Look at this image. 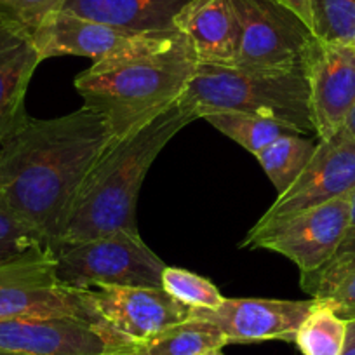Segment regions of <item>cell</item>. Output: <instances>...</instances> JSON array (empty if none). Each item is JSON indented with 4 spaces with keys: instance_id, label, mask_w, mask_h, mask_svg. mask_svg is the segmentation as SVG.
<instances>
[{
    "instance_id": "1",
    "label": "cell",
    "mask_w": 355,
    "mask_h": 355,
    "mask_svg": "<svg viewBox=\"0 0 355 355\" xmlns=\"http://www.w3.org/2000/svg\"><path fill=\"white\" fill-rule=\"evenodd\" d=\"M115 141L96 112L26 117L0 143V199L54 251L91 171Z\"/></svg>"
},
{
    "instance_id": "2",
    "label": "cell",
    "mask_w": 355,
    "mask_h": 355,
    "mask_svg": "<svg viewBox=\"0 0 355 355\" xmlns=\"http://www.w3.org/2000/svg\"><path fill=\"white\" fill-rule=\"evenodd\" d=\"M199 61L180 32L155 33L122 56L94 61L75 77L84 107L122 139L182 100Z\"/></svg>"
},
{
    "instance_id": "3",
    "label": "cell",
    "mask_w": 355,
    "mask_h": 355,
    "mask_svg": "<svg viewBox=\"0 0 355 355\" xmlns=\"http://www.w3.org/2000/svg\"><path fill=\"white\" fill-rule=\"evenodd\" d=\"M193 121L197 115L178 101L145 128L115 139L85 180L54 251L117 230L138 234L136 206L146 173L164 146Z\"/></svg>"
},
{
    "instance_id": "4",
    "label": "cell",
    "mask_w": 355,
    "mask_h": 355,
    "mask_svg": "<svg viewBox=\"0 0 355 355\" xmlns=\"http://www.w3.org/2000/svg\"><path fill=\"white\" fill-rule=\"evenodd\" d=\"M180 103L197 119L211 112H241L270 119L300 135L315 132L303 67L266 71L199 64Z\"/></svg>"
},
{
    "instance_id": "5",
    "label": "cell",
    "mask_w": 355,
    "mask_h": 355,
    "mask_svg": "<svg viewBox=\"0 0 355 355\" xmlns=\"http://www.w3.org/2000/svg\"><path fill=\"white\" fill-rule=\"evenodd\" d=\"M58 277L77 291L101 286L162 288V259L143 242L139 232L117 230L58 248Z\"/></svg>"
},
{
    "instance_id": "6",
    "label": "cell",
    "mask_w": 355,
    "mask_h": 355,
    "mask_svg": "<svg viewBox=\"0 0 355 355\" xmlns=\"http://www.w3.org/2000/svg\"><path fill=\"white\" fill-rule=\"evenodd\" d=\"M33 317H77L103 324L89 306L85 291L60 281L56 252L49 245L0 261V320Z\"/></svg>"
},
{
    "instance_id": "7",
    "label": "cell",
    "mask_w": 355,
    "mask_h": 355,
    "mask_svg": "<svg viewBox=\"0 0 355 355\" xmlns=\"http://www.w3.org/2000/svg\"><path fill=\"white\" fill-rule=\"evenodd\" d=\"M239 19L235 68L284 71L303 67L313 32L277 0H234Z\"/></svg>"
},
{
    "instance_id": "8",
    "label": "cell",
    "mask_w": 355,
    "mask_h": 355,
    "mask_svg": "<svg viewBox=\"0 0 355 355\" xmlns=\"http://www.w3.org/2000/svg\"><path fill=\"white\" fill-rule=\"evenodd\" d=\"M355 192V136L345 128L317 141L315 152L298 180L286 190L249 234L282 223L306 209Z\"/></svg>"
},
{
    "instance_id": "9",
    "label": "cell",
    "mask_w": 355,
    "mask_h": 355,
    "mask_svg": "<svg viewBox=\"0 0 355 355\" xmlns=\"http://www.w3.org/2000/svg\"><path fill=\"white\" fill-rule=\"evenodd\" d=\"M350 196L303 211L256 234H248L241 248L279 252L291 259L302 275L315 274L331 261L343 241Z\"/></svg>"
},
{
    "instance_id": "10",
    "label": "cell",
    "mask_w": 355,
    "mask_h": 355,
    "mask_svg": "<svg viewBox=\"0 0 355 355\" xmlns=\"http://www.w3.org/2000/svg\"><path fill=\"white\" fill-rule=\"evenodd\" d=\"M135 345L103 324L77 317L0 320V350L21 355H110Z\"/></svg>"
},
{
    "instance_id": "11",
    "label": "cell",
    "mask_w": 355,
    "mask_h": 355,
    "mask_svg": "<svg viewBox=\"0 0 355 355\" xmlns=\"http://www.w3.org/2000/svg\"><path fill=\"white\" fill-rule=\"evenodd\" d=\"M303 68L315 135L319 139L329 138L343 128L355 108V46L313 37Z\"/></svg>"
},
{
    "instance_id": "12",
    "label": "cell",
    "mask_w": 355,
    "mask_h": 355,
    "mask_svg": "<svg viewBox=\"0 0 355 355\" xmlns=\"http://www.w3.org/2000/svg\"><path fill=\"white\" fill-rule=\"evenodd\" d=\"M98 319L132 343H145L167 327L190 319L183 305L162 288L101 286L85 291Z\"/></svg>"
},
{
    "instance_id": "13",
    "label": "cell",
    "mask_w": 355,
    "mask_h": 355,
    "mask_svg": "<svg viewBox=\"0 0 355 355\" xmlns=\"http://www.w3.org/2000/svg\"><path fill=\"white\" fill-rule=\"evenodd\" d=\"M315 300L289 302L268 298H225L216 310L192 309V319L207 320L225 334L228 343L266 340L295 341L296 331L312 312Z\"/></svg>"
},
{
    "instance_id": "14",
    "label": "cell",
    "mask_w": 355,
    "mask_h": 355,
    "mask_svg": "<svg viewBox=\"0 0 355 355\" xmlns=\"http://www.w3.org/2000/svg\"><path fill=\"white\" fill-rule=\"evenodd\" d=\"M155 33L131 32L93 19L60 12L33 35L40 60L58 56H80L101 61L138 49Z\"/></svg>"
},
{
    "instance_id": "15",
    "label": "cell",
    "mask_w": 355,
    "mask_h": 355,
    "mask_svg": "<svg viewBox=\"0 0 355 355\" xmlns=\"http://www.w3.org/2000/svg\"><path fill=\"white\" fill-rule=\"evenodd\" d=\"M174 26L192 44L199 64L234 67L239 40L234 0H192Z\"/></svg>"
},
{
    "instance_id": "16",
    "label": "cell",
    "mask_w": 355,
    "mask_h": 355,
    "mask_svg": "<svg viewBox=\"0 0 355 355\" xmlns=\"http://www.w3.org/2000/svg\"><path fill=\"white\" fill-rule=\"evenodd\" d=\"M40 63L33 40L0 19V143L28 117L26 91Z\"/></svg>"
},
{
    "instance_id": "17",
    "label": "cell",
    "mask_w": 355,
    "mask_h": 355,
    "mask_svg": "<svg viewBox=\"0 0 355 355\" xmlns=\"http://www.w3.org/2000/svg\"><path fill=\"white\" fill-rule=\"evenodd\" d=\"M192 0H68L63 12L141 33L178 32L174 21Z\"/></svg>"
},
{
    "instance_id": "18",
    "label": "cell",
    "mask_w": 355,
    "mask_h": 355,
    "mask_svg": "<svg viewBox=\"0 0 355 355\" xmlns=\"http://www.w3.org/2000/svg\"><path fill=\"white\" fill-rule=\"evenodd\" d=\"M302 288L341 319H355V252L327 263L315 274L302 275Z\"/></svg>"
},
{
    "instance_id": "19",
    "label": "cell",
    "mask_w": 355,
    "mask_h": 355,
    "mask_svg": "<svg viewBox=\"0 0 355 355\" xmlns=\"http://www.w3.org/2000/svg\"><path fill=\"white\" fill-rule=\"evenodd\" d=\"M317 143L298 132L284 135L256 153L259 166L265 171L277 197L282 196L306 167L315 152Z\"/></svg>"
},
{
    "instance_id": "20",
    "label": "cell",
    "mask_w": 355,
    "mask_h": 355,
    "mask_svg": "<svg viewBox=\"0 0 355 355\" xmlns=\"http://www.w3.org/2000/svg\"><path fill=\"white\" fill-rule=\"evenodd\" d=\"M225 345H228L227 338L214 324L190 317L155 334L141 347L146 355H202L221 350Z\"/></svg>"
},
{
    "instance_id": "21",
    "label": "cell",
    "mask_w": 355,
    "mask_h": 355,
    "mask_svg": "<svg viewBox=\"0 0 355 355\" xmlns=\"http://www.w3.org/2000/svg\"><path fill=\"white\" fill-rule=\"evenodd\" d=\"M202 119L209 122L214 129H218L221 135L239 143L252 155L261 152L265 146H268L281 136L296 132L279 122L270 121V119L241 114V112H211Z\"/></svg>"
},
{
    "instance_id": "22",
    "label": "cell",
    "mask_w": 355,
    "mask_h": 355,
    "mask_svg": "<svg viewBox=\"0 0 355 355\" xmlns=\"http://www.w3.org/2000/svg\"><path fill=\"white\" fill-rule=\"evenodd\" d=\"M315 300L312 312L296 331L295 341L303 355H341L347 336V320L331 306Z\"/></svg>"
},
{
    "instance_id": "23",
    "label": "cell",
    "mask_w": 355,
    "mask_h": 355,
    "mask_svg": "<svg viewBox=\"0 0 355 355\" xmlns=\"http://www.w3.org/2000/svg\"><path fill=\"white\" fill-rule=\"evenodd\" d=\"M310 6L317 39L355 46V0H310Z\"/></svg>"
},
{
    "instance_id": "24",
    "label": "cell",
    "mask_w": 355,
    "mask_h": 355,
    "mask_svg": "<svg viewBox=\"0 0 355 355\" xmlns=\"http://www.w3.org/2000/svg\"><path fill=\"white\" fill-rule=\"evenodd\" d=\"M162 289L190 309L216 310L225 302V296L209 279L185 268L166 266L162 272Z\"/></svg>"
},
{
    "instance_id": "25",
    "label": "cell",
    "mask_w": 355,
    "mask_h": 355,
    "mask_svg": "<svg viewBox=\"0 0 355 355\" xmlns=\"http://www.w3.org/2000/svg\"><path fill=\"white\" fill-rule=\"evenodd\" d=\"M68 0H0V19L33 39L42 26L63 12Z\"/></svg>"
},
{
    "instance_id": "26",
    "label": "cell",
    "mask_w": 355,
    "mask_h": 355,
    "mask_svg": "<svg viewBox=\"0 0 355 355\" xmlns=\"http://www.w3.org/2000/svg\"><path fill=\"white\" fill-rule=\"evenodd\" d=\"M39 245H47L46 241L0 199V261Z\"/></svg>"
},
{
    "instance_id": "27",
    "label": "cell",
    "mask_w": 355,
    "mask_h": 355,
    "mask_svg": "<svg viewBox=\"0 0 355 355\" xmlns=\"http://www.w3.org/2000/svg\"><path fill=\"white\" fill-rule=\"evenodd\" d=\"M352 252H355V192L350 196V211H348V223L347 230H345V237L343 241H341L340 248L336 249L334 256L331 258V261L345 258V256L352 254Z\"/></svg>"
},
{
    "instance_id": "28",
    "label": "cell",
    "mask_w": 355,
    "mask_h": 355,
    "mask_svg": "<svg viewBox=\"0 0 355 355\" xmlns=\"http://www.w3.org/2000/svg\"><path fill=\"white\" fill-rule=\"evenodd\" d=\"M277 2L291 9L293 12H296L312 28V6H310V0H277Z\"/></svg>"
},
{
    "instance_id": "29",
    "label": "cell",
    "mask_w": 355,
    "mask_h": 355,
    "mask_svg": "<svg viewBox=\"0 0 355 355\" xmlns=\"http://www.w3.org/2000/svg\"><path fill=\"white\" fill-rule=\"evenodd\" d=\"M341 355H355V319L347 320V336Z\"/></svg>"
},
{
    "instance_id": "30",
    "label": "cell",
    "mask_w": 355,
    "mask_h": 355,
    "mask_svg": "<svg viewBox=\"0 0 355 355\" xmlns=\"http://www.w3.org/2000/svg\"><path fill=\"white\" fill-rule=\"evenodd\" d=\"M110 355H146L145 350H143L141 343H135V345H129V347L122 348V350L114 352Z\"/></svg>"
},
{
    "instance_id": "31",
    "label": "cell",
    "mask_w": 355,
    "mask_h": 355,
    "mask_svg": "<svg viewBox=\"0 0 355 355\" xmlns=\"http://www.w3.org/2000/svg\"><path fill=\"white\" fill-rule=\"evenodd\" d=\"M343 128L347 129V131L350 132L352 136H355V108H354V110L350 112V115H348L347 121H345V125H343Z\"/></svg>"
},
{
    "instance_id": "32",
    "label": "cell",
    "mask_w": 355,
    "mask_h": 355,
    "mask_svg": "<svg viewBox=\"0 0 355 355\" xmlns=\"http://www.w3.org/2000/svg\"><path fill=\"white\" fill-rule=\"evenodd\" d=\"M202 355H223V352H221V350H213V352H207V354H202Z\"/></svg>"
},
{
    "instance_id": "33",
    "label": "cell",
    "mask_w": 355,
    "mask_h": 355,
    "mask_svg": "<svg viewBox=\"0 0 355 355\" xmlns=\"http://www.w3.org/2000/svg\"><path fill=\"white\" fill-rule=\"evenodd\" d=\"M0 355H21V354H12V352H4V350H0Z\"/></svg>"
}]
</instances>
